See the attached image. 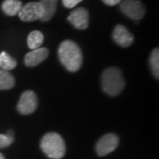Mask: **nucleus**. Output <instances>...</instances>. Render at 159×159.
<instances>
[{"mask_svg": "<svg viewBox=\"0 0 159 159\" xmlns=\"http://www.w3.org/2000/svg\"><path fill=\"white\" fill-rule=\"evenodd\" d=\"M0 159H6V158H5V157H4V155H3V154L0 153Z\"/></svg>", "mask_w": 159, "mask_h": 159, "instance_id": "aec40b11", "label": "nucleus"}, {"mask_svg": "<svg viewBox=\"0 0 159 159\" xmlns=\"http://www.w3.org/2000/svg\"><path fill=\"white\" fill-rule=\"evenodd\" d=\"M49 55V51L47 48H38L35 50H32L29 53L26 54L24 57V62L26 66L33 67L35 66H38L39 64L45 60L46 57Z\"/></svg>", "mask_w": 159, "mask_h": 159, "instance_id": "9d476101", "label": "nucleus"}, {"mask_svg": "<svg viewBox=\"0 0 159 159\" xmlns=\"http://www.w3.org/2000/svg\"><path fill=\"white\" fill-rule=\"evenodd\" d=\"M120 11L126 17L139 20L145 15V7L139 0H123L119 6Z\"/></svg>", "mask_w": 159, "mask_h": 159, "instance_id": "20e7f679", "label": "nucleus"}, {"mask_svg": "<svg viewBox=\"0 0 159 159\" xmlns=\"http://www.w3.org/2000/svg\"><path fill=\"white\" fill-rule=\"evenodd\" d=\"M22 6L20 0H5L2 4V10L9 16H14L20 12Z\"/></svg>", "mask_w": 159, "mask_h": 159, "instance_id": "f8f14e48", "label": "nucleus"}, {"mask_svg": "<svg viewBox=\"0 0 159 159\" xmlns=\"http://www.w3.org/2000/svg\"><path fill=\"white\" fill-rule=\"evenodd\" d=\"M13 142V138H11L6 134H0V148H6Z\"/></svg>", "mask_w": 159, "mask_h": 159, "instance_id": "f3484780", "label": "nucleus"}, {"mask_svg": "<svg viewBox=\"0 0 159 159\" xmlns=\"http://www.w3.org/2000/svg\"><path fill=\"white\" fill-rule=\"evenodd\" d=\"M67 20L75 29H86L89 26V11L85 8L79 7L69 14Z\"/></svg>", "mask_w": 159, "mask_h": 159, "instance_id": "6e6552de", "label": "nucleus"}, {"mask_svg": "<svg viewBox=\"0 0 159 159\" xmlns=\"http://www.w3.org/2000/svg\"><path fill=\"white\" fill-rule=\"evenodd\" d=\"M82 0H62L63 5L66 6V8H69V9L75 7Z\"/></svg>", "mask_w": 159, "mask_h": 159, "instance_id": "a211bd4d", "label": "nucleus"}, {"mask_svg": "<svg viewBox=\"0 0 159 159\" xmlns=\"http://www.w3.org/2000/svg\"><path fill=\"white\" fill-rule=\"evenodd\" d=\"M37 97L34 92L32 90L25 91L18 102V111L24 115L33 113L37 108Z\"/></svg>", "mask_w": 159, "mask_h": 159, "instance_id": "423d86ee", "label": "nucleus"}, {"mask_svg": "<svg viewBox=\"0 0 159 159\" xmlns=\"http://www.w3.org/2000/svg\"><path fill=\"white\" fill-rule=\"evenodd\" d=\"M41 148L51 159H61L66 153V144L61 135L48 133L41 141Z\"/></svg>", "mask_w": 159, "mask_h": 159, "instance_id": "7ed1b4c3", "label": "nucleus"}, {"mask_svg": "<svg viewBox=\"0 0 159 159\" xmlns=\"http://www.w3.org/2000/svg\"><path fill=\"white\" fill-rule=\"evenodd\" d=\"M119 137L115 134H107L99 139L96 146V150L98 156H106L114 151L119 145Z\"/></svg>", "mask_w": 159, "mask_h": 159, "instance_id": "0eeeda50", "label": "nucleus"}, {"mask_svg": "<svg viewBox=\"0 0 159 159\" xmlns=\"http://www.w3.org/2000/svg\"><path fill=\"white\" fill-rule=\"evenodd\" d=\"M43 41H44L43 34L40 31L35 30V31L31 32L28 36V46L31 50H35V49L41 48Z\"/></svg>", "mask_w": 159, "mask_h": 159, "instance_id": "4468645a", "label": "nucleus"}, {"mask_svg": "<svg viewBox=\"0 0 159 159\" xmlns=\"http://www.w3.org/2000/svg\"><path fill=\"white\" fill-rule=\"evenodd\" d=\"M149 65L154 76L158 79L159 76V51L157 48L154 49L149 57Z\"/></svg>", "mask_w": 159, "mask_h": 159, "instance_id": "dca6fc26", "label": "nucleus"}, {"mask_svg": "<svg viewBox=\"0 0 159 159\" xmlns=\"http://www.w3.org/2000/svg\"><path fill=\"white\" fill-rule=\"evenodd\" d=\"M58 57L70 72H77L82 65V52L78 44L71 40L62 42L58 48Z\"/></svg>", "mask_w": 159, "mask_h": 159, "instance_id": "f257e3e1", "label": "nucleus"}, {"mask_svg": "<svg viewBox=\"0 0 159 159\" xmlns=\"http://www.w3.org/2000/svg\"><path fill=\"white\" fill-rule=\"evenodd\" d=\"M115 43L121 47H128L134 43V36L123 25H117L112 33Z\"/></svg>", "mask_w": 159, "mask_h": 159, "instance_id": "1a4fd4ad", "label": "nucleus"}, {"mask_svg": "<svg viewBox=\"0 0 159 159\" xmlns=\"http://www.w3.org/2000/svg\"><path fill=\"white\" fill-rule=\"evenodd\" d=\"M17 66V62L15 59L8 55L6 51H3L0 53V69L5 70V71H9L15 68Z\"/></svg>", "mask_w": 159, "mask_h": 159, "instance_id": "2eb2a0df", "label": "nucleus"}, {"mask_svg": "<svg viewBox=\"0 0 159 159\" xmlns=\"http://www.w3.org/2000/svg\"><path fill=\"white\" fill-rule=\"evenodd\" d=\"M102 2H103L104 4H106L107 6H112L119 4V3L121 2V0H102Z\"/></svg>", "mask_w": 159, "mask_h": 159, "instance_id": "6ab92c4d", "label": "nucleus"}, {"mask_svg": "<svg viewBox=\"0 0 159 159\" xmlns=\"http://www.w3.org/2000/svg\"><path fill=\"white\" fill-rule=\"evenodd\" d=\"M15 85L14 77L8 71L0 70V90L11 89Z\"/></svg>", "mask_w": 159, "mask_h": 159, "instance_id": "ddd939ff", "label": "nucleus"}, {"mask_svg": "<svg viewBox=\"0 0 159 159\" xmlns=\"http://www.w3.org/2000/svg\"><path fill=\"white\" fill-rule=\"evenodd\" d=\"M18 14L20 19L23 21H34L43 18V8L40 2H30L23 6Z\"/></svg>", "mask_w": 159, "mask_h": 159, "instance_id": "39448f33", "label": "nucleus"}, {"mask_svg": "<svg viewBox=\"0 0 159 159\" xmlns=\"http://www.w3.org/2000/svg\"><path fill=\"white\" fill-rule=\"evenodd\" d=\"M57 1L58 0H41L40 3L43 8V16L41 19V20L48 21L53 17L57 10Z\"/></svg>", "mask_w": 159, "mask_h": 159, "instance_id": "9b49d317", "label": "nucleus"}, {"mask_svg": "<svg viewBox=\"0 0 159 159\" xmlns=\"http://www.w3.org/2000/svg\"><path fill=\"white\" fill-rule=\"evenodd\" d=\"M101 82L103 91L111 97L118 96L125 87V80L122 73L116 67H110L104 70L102 74Z\"/></svg>", "mask_w": 159, "mask_h": 159, "instance_id": "f03ea898", "label": "nucleus"}]
</instances>
